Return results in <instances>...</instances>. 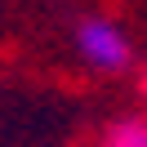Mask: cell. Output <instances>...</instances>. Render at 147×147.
<instances>
[{"label": "cell", "instance_id": "1", "mask_svg": "<svg viewBox=\"0 0 147 147\" xmlns=\"http://www.w3.org/2000/svg\"><path fill=\"white\" fill-rule=\"evenodd\" d=\"M71 45H76V58H80L89 71H98V76H125L129 67H134V45H129V36L120 31V22L102 18V13H89V18L76 22Z\"/></svg>", "mask_w": 147, "mask_h": 147}, {"label": "cell", "instance_id": "2", "mask_svg": "<svg viewBox=\"0 0 147 147\" xmlns=\"http://www.w3.org/2000/svg\"><path fill=\"white\" fill-rule=\"evenodd\" d=\"M102 143L107 147H147V120H116Z\"/></svg>", "mask_w": 147, "mask_h": 147}]
</instances>
